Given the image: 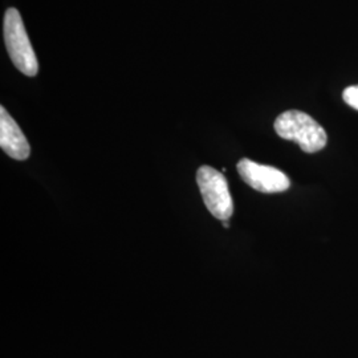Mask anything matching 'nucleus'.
<instances>
[{"instance_id": "1", "label": "nucleus", "mask_w": 358, "mask_h": 358, "mask_svg": "<svg viewBox=\"0 0 358 358\" xmlns=\"http://www.w3.org/2000/svg\"><path fill=\"white\" fill-rule=\"evenodd\" d=\"M275 131L282 140L299 143L301 150L309 154L320 152L328 142L325 129L300 110H288L279 115L275 121Z\"/></svg>"}, {"instance_id": "2", "label": "nucleus", "mask_w": 358, "mask_h": 358, "mask_svg": "<svg viewBox=\"0 0 358 358\" xmlns=\"http://www.w3.org/2000/svg\"><path fill=\"white\" fill-rule=\"evenodd\" d=\"M4 41L13 64L26 76L38 75V57L27 35L23 19L16 8H8L4 15Z\"/></svg>"}, {"instance_id": "3", "label": "nucleus", "mask_w": 358, "mask_h": 358, "mask_svg": "<svg viewBox=\"0 0 358 358\" xmlns=\"http://www.w3.org/2000/svg\"><path fill=\"white\" fill-rule=\"evenodd\" d=\"M196 183L207 210L220 220H229L234 213L227 179L222 171L211 166H201L196 171Z\"/></svg>"}, {"instance_id": "4", "label": "nucleus", "mask_w": 358, "mask_h": 358, "mask_svg": "<svg viewBox=\"0 0 358 358\" xmlns=\"http://www.w3.org/2000/svg\"><path fill=\"white\" fill-rule=\"evenodd\" d=\"M236 169L244 182L256 192L275 194L285 192L291 186L289 178L276 167L260 165L243 158L238 162Z\"/></svg>"}, {"instance_id": "5", "label": "nucleus", "mask_w": 358, "mask_h": 358, "mask_svg": "<svg viewBox=\"0 0 358 358\" xmlns=\"http://www.w3.org/2000/svg\"><path fill=\"white\" fill-rule=\"evenodd\" d=\"M0 148L16 161H24L31 154L24 133L4 106L0 108Z\"/></svg>"}, {"instance_id": "6", "label": "nucleus", "mask_w": 358, "mask_h": 358, "mask_svg": "<svg viewBox=\"0 0 358 358\" xmlns=\"http://www.w3.org/2000/svg\"><path fill=\"white\" fill-rule=\"evenodd\" d=\"M343 99L350 108L358 110V85L346 88L343 93Z\"/></svg>"}, {"instance_id": "7", "label": "nucleus", "mask_w": 358, "mask_h": 358, "mask_svg": "<svg viewBox=\"0 0 358 358\" xmlns=\"http://www.w3.org/2000/svg\"><path fill=\"white\" fill-rule=\"evenodd\" d=\"M223 227H224V229H230V223H229V220H223Z\"/></svg>"}]
</instances>
